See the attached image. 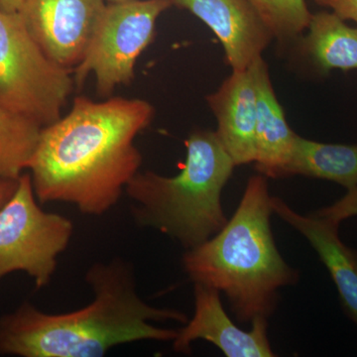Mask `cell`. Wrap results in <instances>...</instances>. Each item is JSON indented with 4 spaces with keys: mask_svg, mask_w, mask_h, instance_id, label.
<instances>
[{
    "mask_svg": "<svg viewBox=\"0 0 357 357\" xmlns=\"http://www.w3.org/2000/svg\"><path fill=\"white\" fill-rule=\"evenodd\" d=\"M23 1L24 0H0V9L6 13H18Z\"/></svg>",
    "mask_w": 357,
    "mask_h": 357,
    "instance_id": "21",
    "label": "cell"
},
{
    "mask_svg": "<svg viewBox=\"0 0 357 357\" xmlns=\"http://www.w3.org/2000/svg\"><path fill=\"white\" fill-rule=\"evenodd\" d=\"M154 115L140 98L77 96L67 114L42 129L28 167L39 203L70 204L98 217L114 208L140 171L135 139Z\"/></svg>",
    "mask_w": 357,
    "mask_h": 357,
    "instance_id": "1",
    "label": "cell"
},
{
    "mask_svg": "<svg viewBox=\"0 0 357 357\" xmlns=\"http://www.w3.org/2000/svg\"><path fill=\"white\" fill-rule=\"evenodd\" d=\"M42 129L25 115L0 109V178L17 180L28 170Z\"/></svg>",
    "mask_w": 357,
    "mask_h": 357,
    "instance_id": "16",
    "label": "cell"
},
{
    "mask_svg": "<svg viewBox=\"0 0 357 357\" xmlns=\"http://www.w3.org/2000/svg\"><path fill=\"white\" fill-rule=\"evenodd\" d=\"M271 206L273 213L306 237L318 253L337 286L345 314L357 326V250L340 241V223L312 213L300 215L277 197H272Z\"/></svg>",
    "mask_w": 357,
    "mask_h": 357,
    "instance_id": "12",
    "label": "cell"
},
{
    "mask_svg": "<svg viewBox=\"0 0 357 357\" xmlns=\"http://www.w3.org/2000/svg\"><path fill=\"white\" fill-rule=\"evenodd\" d=\"M194 316L178 331L173 340L174 351L190 354L192 342L204 340L227 357L275 356L267 337V319H255L251 330L246 332L229 319L215 289L194 283Z\"/></svg>",
    "mask_w": 357,
    "mask_h": 357,
    "instance_id": "9",
    "label": "cell"
},
{
    "mask_svg": "<svg viewBox=\"0 0 357 357\" xmlns=\"http://www.w3.org/2000/svg\"><path fill=\"white\" fill-rule=\"evenodd\" d=\"M314 2L330 9L342 20H351L357 24V0H314Z\"/></svg>",
    "mask_w": 357,
    "mask_h": 357,
    "instance_id": "19",
    "label": "cell"
},
{
    "mask_svg": "<svg viewBox=\"0 0 357 357\" xmlns=\"http://www.w3.org/2000/svg\"><path fill=\"white\" fill-rule=\"evenodd\" d=\"M105 6V0H24L17 13L44 53L73 72L83 61Z\"/></svg>",
    "mask_w": 357,
    "mask_h": 357,
    "instance_id": "8",
    "label": "cell"
},
{
    "mask_svg": "<svg viewBox=\"0 0 357 357\" xmlns=\"http://www.w3.org/2000/svg\"><path fill=\"white\" fill-rule=\"evenodd\" d=\"M206 100L218 121L215 132L236 166L255 163L257 96L250 67L232 70Z\"/></svg>",
    "mask_w": 357,
    "mask_h": 357,
    "instance_id": "11",
    "label": "cell"
},
{
    "mask_svg": "<svg viewBox=\"0 0 357 357\" xmlns=\"http://www.w3.org/2000/svg\"><path fill=\"white\" fill-rule=\"evenodd\" d=\"M312 215L319 218H328L340 223L342 220L357 215V185L347 190V194L335 204L321 210L316 211Z\"/></svg>",
    "mask_w": 357,
    "mask_h": 357,
    "instance_id": "18",
    "label": "cell"
},
{
    "mask_svg": "<svg viewBox=\"0 0 357 357\" xmlns=\"http://www.w3.org/2000/svg\"><path fill=\"white\" fill-rule=\"evenodd\" d=\"M271 199L266 177L253 176L223 229L182 258L189 278L225 294L241 323L269 319L280 288L299 279L275 243Z\"/></svg>",
    "mask_w": 357,
    "mask_h": 357,
    "instance_id": "3",
    "label": "cell"
},
{
    "mask_svg": "<svg viewBox=\"0 0 357 357\" xmlns=\"http://www.w3.org/2000/svg\"><path fill=\"white\" fill-rule=\"evenodd\" d=\"M257 96L256 170L266 178H283L292 157L296 138L275 95L266 62L262 57L250 66Z\"/></svg>",
    "mask_w": 357,
    "mask_h": 357,
    "instance_id": "13",
    "label": "cell"
},
{
    "mask_svg": "<svg viewBox=\"0 0 357 357\" xmlns=\"http://www.w3.org/2000/svg\"><path fill=\"white\" fill-rule=\"evenodd\" d=\"M302 175L337 183L347 190L357 185V144H331L298 135L283 178Z\"/></svg>",
    "mask_w": 357,
    "mask_h": 357,
    "instance_id": "15",
    "label": "cell"
},
{
    "mask_svg": "<svg viewBox=\"0 0 357 357\" xmlns=\"http://www.w3.org/2000/svg\"><path fill=\"white\" fill-rule=\"evenodd\" d=\"M18 185L17 180L0 178V208L13 197Z\"/></svg>",
    "mask_w": 357,
    "mask_h": 357,
    "instance_id": "20",
    "label": "cell"
},
{
    "mask_svg": "<svg viewBox=\"0 0 357 357\" xmlns=\"http://www.w3.org/2000/svg\"><path fill=\"white\" fill-rule=\"evenodd\" d=\"M171 6V0L107 3L83 61L73 70L76 86L93 74L96 93L107 98L116 86L132 83L136 62L153 42L157 20Z\"/></svg>",
    "mask_w": 357,
    "mask_h": 357,
    "instance_id": "7",
    "label": "cell"
},
{
    "mask_svg": "<svg viewBox=\"0 0 357 357\" xmlns=\"http://www.w3.org/2000/svg\"><path fill=\"white\" fill-rule=\"evenodd\" d=\"M93 292L88 306L52 314L24 301L0 317V356L102 357L115 347L173 342L178 331L152 321L187 323L185 312L151 306L140 297L135 270L128 260L93 263L84 275Z\"/></svg>",
    "mask_w": 357,
    "mask_h": 357,
    "instance_id": "2",
    "label": "cell"
},
{
    "mask_svg": "<svg viewBox=\"0 0 357 357\" xmlns=\"http://www.w3.org/2000/svg\"><path fill=\"white\" fill-rule=\"evenodd\" d=\"M187 156L178 175L138 172L126 185L136 225L170 237L188 250L217 234L229 220L222 195L236 164L215 131L196 129L185 141Z\"/></svg>",
    "mask_w": 357,
    "mask_h": 357,
    "instance_id": "4",
    "label": "cell"
},
{
    "mask_svg": "<svg viewBox=\"0 0 357 357\" xmlns=\"http://www.w3.org/2000/svg\"><path fill=\"white\" fill-rule=\"evenodd\" d=\"M217 35L232 70L248 69L273 40L248 0H171Z\"/></svg>",
    "mask_w": 357,
    "mask_h": 357,
    "instance_id": "10",
    "label": "cell"
},
{
    "mask_svg": "<svg viewBox=\"0 0 357 357\" xmlns=\"http://www.w3.org/2000/svg\"><path fill=\"white\" fill-rule=\"evenodd\" d=\"M302 50L319 74L357 70V27L333 11L312 14Z\"/></svg>",
    "mask_w": 357,
    "mask_h": 357,
    "instance_id": "14",
    "label": "cell"
},
{
    "mask_svg": "<svg viewBox=\"0 0 357 357\" xmlns=\"http://www.w3.org/2000/svg\"><path fill=\"white\" fill-rule=\"evenodd\" d=\"M75 86L72 70L44 53L20 14L0 9V109L45 128L62 117Z\"/></svg>",
    "mask_w": 357,
    "mask_h": 357,
    "instance_id": "5",
    "label": "cell"
},
{
    "mask_svg": "<svg viewBox=\"0 0 357 357\" xmlns=\"http://www.w3.org/2000/svg\"><path fill=\"white\" fill-rule=\"evenodd\" d=\"M74 229L70 218L41 208L29 172L23 173L13 197L0 208V283L7 275L22 271L37 289L48 286Z\"/></svg>",
    "mask_w": 357,
    "mask_h": 357,
    "instance_id": "6",
    "label": "cell"
},
{
    "mask_svg": "<svg viewBox=\"0 0 357 357\" xmlns=\"http://www.w3.org/2000/svg\"><path fill=\"white\" fill-rule=\"evenodd\" d=\"M131 1V0H105L107 3H115V2Z\"/></svg>",
    "mask_w": 357,
    "mask_h": 357,
    "instance_id": "22",
    "label": "cell"
},
{
    "mask_svg": "<svg viewBox=\"0 0 357 357\" xmlns=\"http://www.w3.org/2000/svg\"><path fill=\"white\" fill-rule=\"evenodd\" d=\"M273 38L291 42L303 34L312 13L305 0H248Z\"/></svg>",
    "mask_w": 357,
    "mask_h": 357,
    "instance_id": "17",
    "label": "cell"
}]
</instances>
